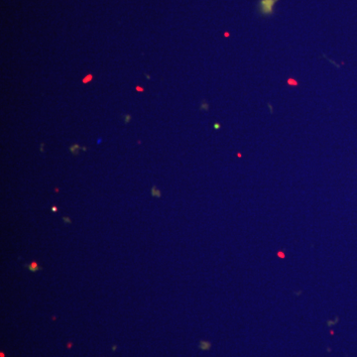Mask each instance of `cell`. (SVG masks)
<instances>
[{
  "label": "cell",
  "instance_id": "cell-6",
  "mask_svg": "<svg viewBox=\"0 0 357 357\" xmlns=\"http://www.w3.org/2000/svg\"><path fill=\"white\" fill-rule=\"evenodd\" d=\"M52 210H53V211H54V212H56V211H57V208H55V207H54V208H53V209H52Z\"/></svg>",
  "mask_w": 357,
  "mask_h": 357
},
{
  "label": "cell",
  "instance_id": "cell-1",
  "mask_svg": "<svg viewBox=\"0 0 357 357\" xmlns=\"http://www.w3.org/2000/svg\"><path fill=\"white\" fill-rule=\"evenodd\" d=\"M28 268L30 269V271H33V272H35V271H38V270H39V267H38V265H37V263H36V262H33L31 265H29V266H28Z\"/></svg>",
  "mask_w": 357,
  "mask_h": 357
},
{
  "label": "cell",
  "instance_id": "cell-5",
  "mask_svg": "<svg viewBox=\"0 0 357 357\" xmlns=\"http://www.w3.org/2000/svg\"><path fill=\"white\" fill-rule=\"evenodd\" d=\"M136 89H137V90H140V91H143V88H141V87H139V86H137Z\"/></svg>",
  "mask_w": 357,
  "mask_h": 357
},
{
  "label": "cell",
  "instance_id": "cell-2",
  "mask_svg": "<svg viewBox=\"0 0 357 357\" xmlns=\"http://www.w3.org/2000/svg\"><path fill=\"white\" fill-rule=\"evenodd\" d=\"M152 196L153 197H160V193L158 192V190H157V188L156 187H153L152 188Z\"/></svg>",
  "mask_w": 357,
  "mask_h": 357
},
{
  "label": "cell",
  "instance_id": "cell-3",
  "mask_svg": "<svg viewBox=\"0 0 357 357\" xmlns=\"http://www.w3.org/2000/svg\"><path fill=\"white\" fill-rule=\"evenodd\" d=\"M123 117H124L125 123H128V122L131 120V115H129V114H124Z\"/></svg>",
  "mask_w": 357,
  "mask_h": 357
},
{
  "label": "cell",
  "instance_id": "cell-4",
  "mask_svg": "<svg viewBox=\"0 0 357 357\" xmlns=\"http://www.w3.org/2000/svg\"><path fill=\"white\" fill-rule=\"evenodd\" d=\"M92 78V76H91V74H88L86 77H85V79H83V82H86V81H88V80H90Z\"/></svg>",
  "mask_w": 357,
  "mask_h": 357
}]
</instances>
